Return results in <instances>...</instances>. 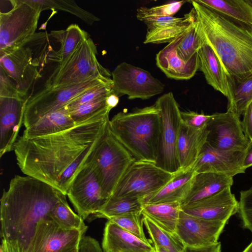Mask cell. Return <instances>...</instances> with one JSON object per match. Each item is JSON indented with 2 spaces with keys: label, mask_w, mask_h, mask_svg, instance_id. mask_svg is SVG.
Here are the masks:
<instances>
[{
  "label": "cell",
  "mask_w": 252,
  "mask_h": 252,
  "mask_svg": "<svg viewBox=\"0 0 252 252\" xmlns=\"http://www.w3.org/2000/svg\"><path fill=\"white\" fill-rule=\"evenodd\" d=\"M109 114L95 116L57 133L33 138L18 137L13 150L22 172L66 195L74 176L90 161L109 120Z\"/></svg>",
  "instance_id": "1"
},
{
  "label": "cell",
  "mask_w": 252,
  "mask_h": 252,
  "mask_svg": "<svg viewBox=\"0 0 252 252\" xmlns=\"http://www.w3.org/2000/svg\"><path fill=\"white\" fill-rule=\"evenodd\" d=\"M64 195L59 189L30 176H15L0 199V235L17 241L25 252L42 219L48 218L54 205Z\"/></svg>",
  "instance_id": "2"
},
{
  "label": "cell",
  "mask_w": 252,
  "mask_h": 252,
  "mask_svg": "<svg viewBox=\"0 0 252 252\" xmlns=\"http://www.w3.org/2000/svg\"><path fill=\"white\" fill-rule=\"evenodd\" d=\"M189 2L199 33L219 58L228 80L239 83L252 75V31L234 25L194 0Z\"/></svg>",
  "instance_id": "3"
},
{
  "label": "cell",
  "mask_w": 252,
  "mask_h": 252,
  "mask_svg": "<svg viewBox=\"0 0 252 252\" xmlns=\"http://www.w3.org/2000/svg\"><path fill=\"white\" fill-rule=\"evenodd\" d=\"M109 128L135 160L156 164L159 154L161 118L155 105L120 112L109 120Z\"/></svg>",
  "instance_id": "4"
},
{
  "label": "cell",
  "mask_w": 252,
  "mask_h": 252,
  "mask_svg": "<svg viewBox=\"0 0 252 252\" xmlns=\"http://www.w3.org/2000/svg\"><path fill=\"white\" fill-rule=\"evenodd\" d=\"M108 122L90 159L103 192L108 199L126 170L135 160L114 136Z\"/></svg>",
  "instance_id": "5"
},
{
  "label": "cell",
  "mask_w": 252,
  "mask_h": 252,
  "mask_svg": "<svg viewBox=\"0 0 252 252\" xmlns=\"http://www.w3.org/2000/svg\"><path fill=\"white\" fill-rule=\"evenodd\" d=\"M93 40L86 39L63 64L58 65L44 84L52 89L81 83L99 76L111 77V72L98 61Z\"/></svg>",
  "instance_id": "6"
},
{
  "label": "cell",
  "mask_w": 252,
  "mask_h": 252,
  "mask_svg": "<svg viewBox=\"0 0 252 252\" xmlns=\"http://www.w3.org/2000/svg\"><path fill=\"white\" fill-rule=\"evenodd\" d=\"M12 8L0 13V55L22 47L34 37L41 12L26 0H10Z\"/></svg>",
  "instance_id": "7"
},
{
  "label": "cell",
  "mask_w": 252,
  "mask_h": 252,
  "mask_svg": "<svg viewBox=\"0 0 252 252\" xmlns=\"http://www.w3.org/2000/svg\"><path fill=\"white\" fill-rule=\"evenodd\" d=\"M161 118L159 150L156 165L171 173L181 170L178 142L182 120L181 111L172 92L159 97L154 104Z\"/></svg>",
  "instance_id": "8"
},
{
  "label": "cell",
  "mask_w": 252,
  "mask_h": 252,
  "mask_svg": "<svg viewBox=\"0 0 252 252\" xmlns=\"http://www.w3.org/2000/svg\"><path fill=\"white\" fill-rule=\"evenodd\" d=\"M111 79V77L99 76L77 84L52 89L44 88L29 97L24 114L23 124L25 128L47 114L64 106L83 92Z\"/></svg>",
  "instance_id": "9"
},
{
  "label": "cell",
  "mask_w": 252,
  "mask_h": 252,
  "mask_svg": "<svg viewBox=\"0 0 252 252\" xmlns=\"http://www.w3.org/2000/svg\"><path fill=\"white\" fill-rule=\"evenodd\" d=\"M174 174L155 163L135 160L126 170L110 196L143 199L161 189Z\"/></svg>",
  "instance_id": "10"
},
{
  "label": "cell",
  "mask_w": 252,
  "mask_h": 252,
  "mask_svg": "<svg viewBox=\"0 0 252 252\" xmlns=\"http://www.w3.org/2000/svg\"><path fill=\"white\" fill-rule=\"evenodd\" d=\"M66 194L83 220L97 213L108 199L90 160L74 176Z\"/></svg>",
  "instance_id": "11"
},
{
  "label": "cell",
  "mask_w": 252,
  "mask_h": 252,
  "mask_svg": "<svg viewBox=\"0 0 252 252\" xmlns=\"http://www.w3.org/2000/svg\"><path fill=\"white\" fill-rule=\"evenodd\" d=\"M112 90L119 97L129 99H147L162 93L164 85L149 71L126 62L118 64L111 72Z\"/></svg>",
  "instance_id": "12"
},
{
  "label": "cell",
  "mask_w": 252,
  "mask_h": 252,
  "mask_svg": "<svg viewBox=\"0 0 252 252\" xmlns=\"http://www.w3.org/2000/svg\"><path fill=\"white\" fill-rule=\"evenodd\" d=\"M206 143L220 151H246L251 141L243 131L240 118L232 112L215 113L207 126Z\"/></svg>",
  "instance_id": "13"
},
{
  "label": "cell",
  "mask_w": 252,
  "mask_h": 252,
  "mask_svg": "<svg viewBox=\"0 0 252 252\" xmlns=\"http://www.w3.org/2000/svg\"><path fill=\"white\" fill-rule=\"evenodd\" d=\"M39 60L32 49L25 45L0 55V68L15 83L20 95L25 98L33 83L41 77Z\"/></svg>",
  "instance_id": "14"
},
{
  "label": "cell",
  "mask_w": 252,
  "mask_h": 252,
  "mask_svg": "<svg viewBox=\"0 0 252 252\" xmlns=\"http://www.w3.org/2000/svg\"><path fill=\"white\" fill-rule=\"evenodd\" d=\"M86 231L64 229L50 218L42 219L25 252H66L78 246Z\"/></svg>",
  "instance_id": "15"
},
{
  "label": "cell",
  "mask_w": 252,
  "mask_h": 252,
  "mask_svg": "<svg viewBox=\"0 0 252 252\" xmlns=\"http://www.w3.org/2000/svg\"><path fill=\"white\" fill-rule=\"evenodd\" d=\"M227 223L211 221L180 213L176 234L186 246L204 248L217 244Z\"/></svg>",
  "instance_id": "16"
},
{
  "label": "cell",
  "mask_w": 252,
  "mask_h": 252,
  "mask_svg": "<svg viewBox=\"0 0 252 252\" xmlns=\"http://www.w3.org/2000/svg\"><path fill=\"white\" fill-rule=\"evenodd\" d=\"M239 201L231 192V187L203 199L182 206V211L189 215L211 221L227 223L238 213Z\"/></svg>",
  "instance_id": "17"
},
{
  "label": "cell",
  "mask_w": 252,
  "mask_h": 252,
  "mask_svg": "<svg viewBox=\"0 0 252 252\" xmlns=\"http://www.w3.org/2000/svg\"><path fill=\"white\" fill-rule=\"evenodd\" d=\"M27 98L0 97V157L13 150L24 123Z\"/></svg>",
  "instance_id": "18"
},
{
  "label": "cell",
  "mask_w": 252,
  "mask_h": 252,
  "mask_svg": "<svg viewBox=\"0 0 252 252\" xmlns=\"http://www.w3.org/2000/svg\"><path fill=\"white\" fill-rule=\"evenodd\" d=\"M246 151H220L206 143L192 168L196 173L218 172L233 177L245 172Z\"/></svg>",
  "instance_id": "19"
},
{
  "label": "cell",
  "mask_w": 252,
  "mask_h": 252,
  "mask_svg": "<svg viewBox=\"0 0 252 252\" xmlns=\"http://www.w3.org/2000/svg\"><path fill=\"white\" fill-rule=\"evenodd\" d=\"M185 33L169 43L156 57L157 66L167 77L177 80L191 79L199 66L197 53L188 61L183 60L178 54L177 47Z\"/></svg>",
  "instance_id": "20"
},
{
  "label": "cell",
  "mask_w": 252,
  "mask_h": 252,
  "mask_svg": "<svg viewBox=\"0 0 252 252\" xmlns=\"http://www.w3.org/2000/svg\"><path fill=\"white\" fill-rule=\"evenodd\" d=\"M104 252H156L151 243H147L116 224L106 223L102 242Z\"/></svg>",
  "instance_id": "21"
},
{
  "label": "cell",
  "mask_w": 252,
  "mask_h": 252,
  "mask_svg": "<svg viewBox=\"0 0 252 252\" xmlns=\"http://www.w3.org/2000/svg\"><path fill=\"white\" fill-rule=\"evenodd\" d=\"M197 54L198 69L203 73L207 83L224 95L229 102L232 95L228 78L219 58L206 43Z\"/></svg>",
  "instance_id": "22"
},
{
  "label": "cell",
  "mask_w": 252,
  "mask_h": 252,
  "mask_svg": "<svg viewBox=\"0 0 252 252\" xmlns=\"http://www.w3.org/2000/svg\"><path fill=\"white\" fill-rule=\"evenodd\" d=\"M195 174L192 167L181 169L161 189L143 199V204L182 203L189 193Z\"/></svg>",
  "instance_id": "23"
},
{
  "label": "cell",
  "mask_w": 252,
  "mask_h": 252,
  "mask_svg": "<svg viewBox=\"0 0 252 252\" xmlns=\"http://www.w3.org/2000/svg\"><path fill=\"white\" fill-rule=\"evenodd\" d=\"M234 25L252 31V7L246 0H194Z\"/></svg>",
  "instance_id": "24"
},
{
  "label": "cell",
  "mask_w": 252,
  "mask_h": 252,
  "mask_svg": "<svg viewBox=\"0 0 252 252\" xmlns=\"http://www.w3.org/2000/svg\"><path fill=\"white\" fill-rule=\"evenodd\" d=\"M208 130L188 127L183 123L178 142V154L181 169L192 167L206 143Z\"/></svg>",
  "instance_id": "25"
},
{
  "label": "cell",
  "mask_w": 252,
  "mask_h": 252,
  "mask_svg": "<svg viewBox=\"0 0 252 252\" xmlns=\"http://www.w3.org/2000/svg\"><path fill=\"white\" fill-rule=\"evenodd\" d=\"M233 183V177L218 172L196 173L189 193L181 203L185 205L211 196Z\"/></svg>",
  "instance_id": "26"
},
{
  "label": "cell",
  "mask_w": 252,
  "mask_h": 252,
  "mask_svg": "<svg viewBox=\"0 0 252 252\" xmlns=\"http://www.w3.org/2000/svg\"><path fill=\"white\" fill-rule=\"evenodd\" d=\"M77 124L71 118L67 109L63 106L47 114L25 128L21 136L25 138L46 136L64 131Z\"/></svg>",
  "instance_id": "27"
},
{
  "label": "cell",
  "mask_w": 252,
  "mask_h": 252,
  "mask_svg": "<svg viewBox=\"0 0 252 252\" xmlns=\"http://www.w3.org/2000/svg\"><path fill=\"white\" fill-rule=\"evenodd\" d=\"M181 203L143 204L141 213L162 229L176 235V230L181 212Z\"/></svg>",
  "instance_id": "28"
},
{
  "label": "cell",
  "mask_w": 252,
  "mask_h": 252,
  "mask_svg": "<svg viewBox=\"0 0 252 252\" xmlns=\"http://www.w3.org/2000/svg\"><path fill=\"white\" fill-rule=\"evenodd\" d=\"M51 35L61 43L60 49L53 52L50 59L58 63L59 65L64 63L82 43L90 37L88 32L77 24H71L64 30L52 31Z\"/></svg>",
  "instance_id": "29"
},
{
  "label": "cell",
  "mask_w": 252,
  "mask_h": 252,
  "mask_svg": "<svg viewBox=\"0 0 252 252\" xmlns=\"http://www.w3.org/2000/svg\"><path fill=\"white\" fill-rule=\"evenodd\" d=\"M182 21L160 28L147 30L144 43H170L186 32L195 18L193 8L184 15Z\"/></svg>",
  "instance_id": "30"
},
{
  "label": "cell",
  "mask_w": 252,
  "mask_h": 252,
  "mask_svg": "<svg viewBox=\"0 0 252 252\" xmlns=\"http://www.w3.org/2000/svg\"><path fill=\"white\" fill-rule=\"evenodd\" d=\"M142 199L138 198L110 196L93 219L105 218L107 220L132 212H141Z\"/></svg>",
  "instance_id": "31"
},
{
  "label": "cell",
  "mask_w": 252,
  "mask_h": 252,
  "mask_svg": "<svg viewBox=\"0 0 252 252\" xmlns=\"http://www.w3.org/2000/svg\"><path fill=\"white\" fill-rule=\"evenodd\" d=\"M41 12L45 10H61L78 17L87 24L92 25L100 19L79 7L73 0H26Z\"/></svg>",
  "instance_id": "32"
},
{
  "label": "cell",
  "mask_w": 252,
  "mask_h": 252,
  "mask_svg": "<svg viewBox=\"0 0 252 252\" xmlns=\"http://www.w3.org/2000/svg\"><path fill=\"white\" fill-rule=\"evenodd\" d=\"M49 218L60 227L67 230H87L84 220L75 213L63 196L53 207L49 214Z\"/></svg>",
  "instance_id": "33"
},
{
  "label": "cell",
  "mask_w": 252,
  "mask_h": 252,
  "mask_svg": "<svg viewBox=\"0 0 252 252\" xmlns=\"http://www.w3.org/2000/svg\"><path fill=\"white\" fill-rule=\"evenodd\" d=\"M143 223L154 246L162 248L168 252H183L186 246L176 235L158 227L148 218L143 216Z\"/></svg>",
  "instance_id": "34"
},
{
  "label": "cell",
  "mask_w": 252,
  "mask_h": 252,
  "mask_svg": "<svg viewBox=\"0 0 252 252\" xmlns=\"http://www.w3.org/2000/svg\"><path fill=\"white\" fill-rule=\"evenodd\" d=\"M229 83L232 98L228 103L227 110L232 112L240 118L252 101V75L239 83L229 81Z\"/></svg>",
  "instance_id": "35"
},
{
  "label": "cell",
  "mask_w": 252,
  "mask_h": 252,
  "mask_svg": "<svg viewBox=\"0 0 252 252\" xmlns=\"http://www.w3.org/2000/svg\"><path fill=\"white\" fill-rule=\"evenodd\" d=\"M195 12V11H194ZM205 43L199 33L195 13L194 19L185 33L177 47V53L181 59L189 61Z\"/></svg>",
  "instance_id": "36"
},
{
  "label": "cell",
  "mask_w": 252,
  "mask_h": 252,
  "mask_svg": "<svg viewBox=\"0 0 252 252\" xmlns=\"http://www.w3.org/2000/svg\"><path fill=\"white\" fill-rule=\"evenodd\" d=\"M109 96L79 105L68 110L69 113L72 120L79 124L95 116L110 113L112 109L107 101Z\"/></svg>",
  "instance_id": "37"
},
{
  "label": "cell",
  "mask_w": 252,
  "mask_h": 252,
  "mask_svg": "<svg viewBox=\"0 0 252 252\" xmlns=\"http://www.w3.org/2000/svg\"><path fill=\"white\" fill-rule=\"evenodd\" d=\"M116 224L147 243H150L146 238L143 230V216L141 212H132L111 218L108 220Z\"/></svg>",
  "instance_id": "38"
},
{
  "label": "cell",
  "mask_w": 252,
  "mask_h": 252,
  "mask_svg": "<svg viewBox=\"0 0 252 252\" xmlns=\"http://www.w3.org/2000/svg\"><path fill=\"white\" fill-rule=\"evenodd\" d=\"M112 86L113 81L111 79L83 92L65 105L64 107L68 111L82 104L108 97L114 93L112 90Z\"/></svg>",
  "instance_id": "39"
},
{
  "label": "cell",
  "mask_w": 252,
  "mask_h": 252,
  "mask_svg": "<svg viewBox=\"0 0 252 252\" xmlns=\"http://www.w3.org/2000/svg\"><path fill=\"white\" fill-rule=\"evenodd\" d=\"M186 2L187 1L182 0L152 7H140L137 9L136 16L138 20L145 17H172Z\"/></svg>",
  "instance_id": "40"
},
{
  "label": "cell",
  "mask_w": 252,
  "mask_h": 252,
  "mask_svg": "<svg viewBox=\"0 0 252 252\" xmlns=\"http://www.w3.org/2000/svg\"><path fill=\"white\" fill-rule=\"evenodd\" d=\"M238 213L243 227L252 233V187L240 192Z\"/></svg>",
  "instance_id": "41"
},
{
  "label": "cell",
  "mask_w": 252,
  "mask_h": 252,
  "mask_svg": "<svg viewBox=\"0 0 252 252\" xmlns=\"http://www.w3.org/2000/svg\"><path fill=\"white\" fill-rule=\"evenodd\" d=\"M183 123L186 126L194 128L201 129L207 126L212 118V115H206L203 112L187 111H181Z\"/></svg>",
  "instance_id": "42"
},
{
  "label": "cell",
  "mask_w": 252,
  "mask_h": 252,
  "mask_svg": "<svg viewBox=\"0 0 252 252\" xmlns=\"http://www.w3.org/2000/svg\"><path fill=\"white\" fill-rule=\"evenodd\" d=\"M0 97L23 98L20 95L14 82L1 68H0Z\"/></svg>",
  "instance_id": "43"
},
{
  "label": "cell",
  "mask_w": 252,
  "mask_h": 252,
  "mask_svg": "<svg viewBox=\"0 0 252 252\" xmlns=\"http://www.w3.org/2000/svg\"><path fill=\"white\" fill-rule=\"evenodd\" d=\"M183 17H145L138 20L144 23L147 27V30L160 28L180 22L183 20Z\"/></svg>",
  "instance_id": "44"
},
{
  "label": "cell",
  "mask_w": 252,
  "mask_h": 252,
  "mask_svg": "<svg viewBox=\"0 0 252 252\" xmlns=\"http://www.w3.org/2000/svg\"><path fill=\"white\" fill-rule=\"evenodd\" d=\"M78 252H102V250L96 240L84 236L78 244Z\"/></svg>",
  "instance_id": "45"
},
{
  "label": "cell",
  "mask_w": 252,
  "mask_h": 252,
  "mask_svg": "<svg viewBox=\"0 0 252 252\" xmlns=\"http://www.w3.org/2000/svg\"><path fill=\"white\" fill-rule=\"evenodd\" d=\"M242 125L246 136L252 141V101L247 106L243 114Z\"/></svg>",
  "instance_id": "46"
},
{
  "label": "cell",
  "mask_w": 252,
  "mask_h": 252,
  "mask_svg": "<svg viewBox=\"0 0 252 252\" xmlns=\"http://www.w3.org/2000/svg\"><path fill=\"white\" fill-rule=\"evenodd\" d=\"M0 252H22V251L18 242L2 239Z\"/></svg>",
  "instance_id": "47"
},
{
  "label": "cell",
  "mask_w": 252,
  "mask_h": 252,
  "mask_svg": "<svg viewBox=\"0 0 252 252\" xmlns=\"http://www.w3.org/2000/svg\"><path fill=\"white\" fill-rule=\"evenodd\" d=\"M183 252H221V243L219 242L213 246L204 248H193L186 247Z\"/></svg>",
  "instance_id": "48"
},
{
  "label": "cell",
  "mask_w": 252,
  "mask_h": 252,
  "mask_svg": "<svg viewBox=\"0 0 252 252\" xmlns=\"http://www.w3.org/2000/svg\"><path fill=\"white\" fill-rule=\"evenodd\" d=\"M252 166V141H251L246 151L245 156L243 162V167L246 170L247 168Z\"/></svg>",
  "instance_id": "49"
},
{
  "label": "cell",
  "mask_w": 252,
  "mask_h": 252,
  "mask_svg": "<svg viewBox=\"0 0 252 252\" xmlns=\"http://www.w3.org/2000/svg\"><path fill=\"white\" fill-rule=\"evenodd\" d=\"M119 97L115 93L112 94L108 97L107 104L111 109L117 105L119 101Z\"/></svg>",
  "instance_id": "50"
},
{
  "label": "cell",
  "mask_w": 252,
  "mask_h": 252,
  "mask_svg": "<svg viewBox=\"0 0 252 252\" xmlns=\"http://www.w3.org/2000/svg\"><path fill=\"white\" fill-rule=\"evenodd\" d=\"M242 252H252V241Z\"/></svg>",
  "instance_id": "51"
},
{
  "label": "cell",
  "mask_w": 252,
  "mask_h": 252,
  "mask_svg": "<svg viewBox=\"0 0 252 252\" xmlns=\"http://www.w3.org/2000/svg\"><path fill=\"white\" fill-rule=\"evenodd\" d=\"M154 247L156 250V252H168L162 248L157 247V246H154Z\"/></svg>",
  "instance_id": "52"
},
{
  "label": "cell",
  "mask_w": 252,
  "mask_h": 252,
  "mask_svg": "<svg viewBox=\"0 0 252 252\" xmlns=\"http://www.w3.org/2000/svg\"><path fill=\"white\" fill-rule=\"evenodd\" d=\"M66 252H78V246L74 248H73Z\"/></svg>",
  "instance_id": "53"
},
{
  "label": "cell",
  "mask_w": 252,
  "mask_h": 252,
  "mask_svg": "<svg viewBox=\"0 0 252 252\" xmlns=\"http://www.w3.org/2000/svg\"><path fill=\"white\" fill-rule=\"evenodd\" d=\"M246 0L252 7V0Z\"/></svg>",
  "instance_id": "54"
},
{
  "label": "cell",
  "mask_w": 252,
  "mask_h": 252,
  "mask_svg": "<svg viewBox=\"0 0 252 252\" xmlns=\"http://www.w3.org/2000/svg\"></svg>",
  "instance_id": "55"
}]
</instances>
